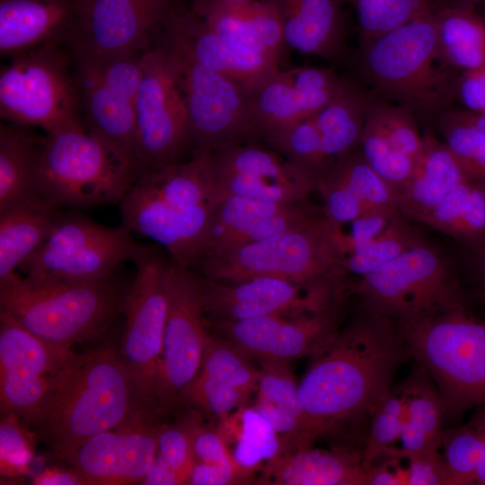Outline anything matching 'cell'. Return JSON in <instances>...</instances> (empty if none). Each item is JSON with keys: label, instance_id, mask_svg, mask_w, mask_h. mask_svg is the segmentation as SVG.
<instances>
[{"label": "cell", "instance_id": "cell-11", "mask_svg": "<svg viewBox=\"0 0 485 485\" xmlns=\"http://www.w3.org/2000/svg\"><path fill=\"white\" fill-rule=\"evenodd\" d=\"M142 53L92 57L70 53L86 130L135 168L136 119Z\"/></svg>", "mask_w": 485, "mask_h": 485}, {"label": "cell", "instance_id": "cell-6", "mask_svg": "<svg viewBox=\"0 0 485 485\" xmlns=\"http://www.w3.org/2000/svg\"><path fill=\"white\" fill-rule=\"evenodd\" d=\"M395 323L407 352L436 382L445 413L485 403L484 323L463 306Z\"/></svg>", "mask_w": 485, "mask_h": 485}, {"label": "cell", "instance_id": "cell-1", "mask_svg": "<svg viewBox=\"0 0 485 485\" xmlns=\"http://www.w3.org/2000/svg\"><path fill=\"white\" fill-rule=\"evenodd\" d=\"M405 352L394 321L363 309L314 356L298 383L305 413L322 434L369 414L392 387Z\"/></svg>", "mask_w": 485, "mask_h": 485}, {"label": "cell", "instance_id": "cell-4", "mask_svg": "<svg viewBox=\"0 0 485 485\" xmlns=\"http://www.w3.org/2000/svg\"><path fill=\"white\" fill-rule=\"evenodd\" d=\"M126 293L113 277L34 284L17 273L0 283V304L1 311L38 338L71 348L104 332L122 312Z\"/></svg>", "mask_w": 485, "mask_h": 485}, {"label": "cell", "instance_id": "cell-7", "mask_svg": "<svg viewBox=\"0 0 485 485\" xmlns=\"http://www.w3.org/2000/svg\"><path fill=\"white\" fill-rule=\"evenodd\" d=\"M352 289L364 310L395 322L418 321L462 307L452 264L425 240L359 278Z\"/></svg>", "mask_w": 485, "mask_h": 485}, {"label": "cell", "instance_id": "cell-13", "mask_svg": "<svg viewBox=\"0 0 485 485\" xmlns=\"http://www.w3.org/2000/svg\"><path fill=\"white\" fill-rule=\"evenodd\" d=\"M141 61L136 112L139 176L180 162L190 145L188 109L170 56L154 40L143 51Z\"/></svg>", "mask_w": 485, "mask_h": 485}, {"label": "cell", "instance_id": "cell-28", "mask_svg": "<svg viewBox=\"0 0 485 485\" xmlns=\"http://www.w3.org/2000/svg\"><path fill=\"white\" fill-rule=\"evenodd\" d=\"M265 1L278 13L287 48L329 61L343 55L346 31L339 0Z\"/></svg>", "mask_w": 485, "mask_h": 485}, {"label": "cell", "instance_id": "cell-39", "mask_svg": "<svg viewBox=\"0 0 485 485\" xmlns=\"http://www.w3.org/2000/svg\"><path fill=\"white\" fill-rule=\"evenodd\" d=\"M326 174L347 188L366 211H399L393 191L366 161L359 146L338 159Z\"/></svg>", "mask_w": 485, "mask_h": 485}, {"label": "cell", "instance_id": "cell-33", "mask_svg": "<svg viewBox=\"0 0 485 485\" xmlns=\"http://www.w3.org/2000/svg\"><path fill=\"white\" fill-rule=\"evenodd\" d=\"M401 385L406 400L401 449L405 453L439 451L445 409L437 387L419 365Z\"/></svg>", "mask_w": 485, "mask_h": 485}, {"label": "cell", "instance_id": "cell-16", "mask_svg": "<svg viewBox=\"0 0 485 485\" xmlns=\"http://www.w3.org/2000/svg\"><path fill=\"white\" fill-rule=\"evenodd\" d=\"M205 315L212 320H243L269 315L298 316L340 306L345 278L307 282L260 277L240 283L201 278Z\"/></svg>", "mask_w": 485, "mask_h": 485}, {"label": "cell", "instance_id": "cell-10", "mask_svg": "<svg viewBox=\"0 0 485 485\" xmlns=\"http://www.w3.org/2000/svg\"><path fill=\"white\" fill-rule=\"evenodd\" d=\"M148 247L124 225L108 227L82 216H61L40 247L18 268L34 284L90 282L113 277Z\"/></svg>", "mask_w": 485, "mask_h": 485}, {"label": "cell", "instance_id": "cell-47", "mask_svg": "<svg viewBox=\"0 0 485 485\" xmlns=\"http://www.w3.org/2000/svg\"><path fill=\"white\" fill-rule=\"evenodd\" d=\"M401 215L398 210L375 209L365 211L358 217L342 224H331L326 219L331 240L341 262L375 238Z\"/></svg>", "mask_w": 485, "mask_h": 485}, {"label": "cell", "instance_id": "cell-50", "mask_svg": "<svg viewBox=\"0 0 485 485\" xmlns=\"http://www.w3.org/2000/svg\"><path fill=\"white\" fill-rule=\"evenodd\" d=\"M0 426L1 471L7 475L24 473L32 458L31 446L18 419L4 415Z\"/></svg>", "mask_w": 485, "mask_h": 485}, {"label": "cell", "instance_id": "cell-23", "mask_svg": "<svg viewBox=\"0 0 485 485\" xmlns=\"http://www.w3.org/2000/svg\"><path fill=\"white\" fill-rule=\"evenodd\" d=\"M346 79L334 70L302 66L280 68L251 96L256 140L310 118L340 90Z\"/></svg>", "mask_w": 485, "mask_h": 485}, {"label": "cell", "instance_id": "cell-36", "mask_svg": "<svg viewBox=\"0 0 485 485\" xmlns=\"http://www.w3.org/2000/svg\"><path fill=\"white\" fill-rule=\"evenodd\" d=\"M434 17L442 53L455 70L485 66V16L474 10L443 7Z\"/></svg>", "mask_w": 485, "mask_h": 485}, {"label": "cell", "instance_id": "cell-43", "mask_svg": "<svg viewBox=\"0 0 485 485\" xmlns=\"http://www.w3.org/2000/svg\"><path fill=\"white\" fill-rule=\"evenodd\" d=\"M440 129L444 142L467 178L485 182V134L471 121L468 112L443 114Z\"/></svg>", "mask_w": 485, "mask_h": 485}, {"label": "cell", "instance_id": "cell-52", "mask_svg": "<svg viewBox=\"0 0 485 485\" xmlns=\"http://www.w3.org/2000/svg\"><path fill=\"white\" fill-rule=\"evenodd\" d=\"M455 97L465 110L485 115V66L462 72L456 80Z\"/></svg>", "mask_w": 485, "mask_h": 485}, {"label": "cell", "instance_id": "cell-30", "mask_svg": "<svg viewBox=\"0 0 485 485\" xmlns=\"http://www.w3.org/2000/svg\"><path fill=\"white\" fill-rule=\"evenodd\" d=\"M465 180L469 179L445 143L426 133L412 173L397 197L398 209L406 219L420 222Z\"/></svg>", "mask_w": 485, "mask_h": 485}, {"label": "cell", "instance_id": "cell-45", "mask_svg": "<svg viewBox=\"0 0 485 485\" xmlns=\"http://www.w3.org/2000/svg\"><path fill=\"white\" fill-rule=\"evenodd\" d=\"M364 158L397 197L410 179L416 161L394 150L366 118L359 144Z\"/></svg>", "mask_w": 485, "mask_h": 485}, {"label": "cell", "instance_id": "cell-19", "mask_svg": "<svg viewBox=\"0 0 485 485\" xmlns=\"http://www.w3.org/2000/svg\"><path fill=\"white\" fill-rule=\"evenodd\" d=\"M208 330L250 358L290 363L315 356L336 336L340 306L298 316L269 315L243 320H212Z\"/></svg>", "mask_w": 485, "mask_h": 485}, {"label": "cell", "instance_id": "cell-59", "mask_svg": "<svg viewBox=\"0 0 485 485\" xmlns=\"http://www.w3.org/2000/svg\"><path fill=\"white\" fill-rule=\"evenodd\" d=\"M480 267L481 269V272L485 278V245L482 246V251L480 255Z\"/></svg>", "mask_w": 485, "mask_h": 485}, {"label": "cell", "instance_id": "cell-21", "mask_svg": "<svg viewBox=\"0 0 485 485\" xmlns=\"http://www.w3.org/2000/svg\"><path fill=\"white\" fill-rule=\"evenodd\" d=\"M219 198L230 196L290 203L304 201L315 183L279 153L259 141L210 152Z\"/></svg>", "mask_w": 485, "mask_h": 485}, {"label": "cell", "instance_id": "cell-57", "mask_svg": "<svg viewBox=\"0 0 485 485\" xmlns=\"http://www.w3.org/2000/svg\"><path fill=\"white\" fill-rule=\"evenodd\" d=\"M481 409L474 416L478 420L483 432V446L481 461L477 469L474 484L485 485V403L481 405Z\"/></svg>", "mask_w": 485, "mask_h": 485}, {"label": "cell", "instance_id": "cell-53", "mask_svg": "<svg viewBox=\"0 0 485 485\" xmlns=\"http://www.w3.org/2000/svg\"><path fill=\"white\" fill-rule=\"evenodd\" d=\"M401 460L399 448L394 447L382 462L366 468L364 485H407V469Z\"/></svg>", "mask_w": 485, "mask_h": 485}, {"label": "cell", "instance_id": "cell-17", "mask_svg": "<svg viewBox=\"0 0 485 485\" xmlns=\"http://www.w3.org/2000/svg\"><path fill=\"white\" fill-rule=\"evenodd\" d=\"M70 348L31 333L0 312L1 411L33 426Z\"/></svg>", "mask_w": 485, "mask_h": 485}, {"label": "cell", "instance_id": "cell-9", "mask_svg": "<svg viewBox=\"0 0 485 485\" xmlns=\"http://www.w3.org/2000/svg\"><path fill=\"white\" fill-rule=\"evenodd\" d=\"M0 117L46 133L83 121L72 59L65 47L24 52L1 67Z\"/></svg>", "mask_w": 485, "mask_h": 485}, {"label": "cell", "instance_id": "cell-18", "mask_svg": "<svg viewBox=\"0 0 485 485\" xmlns=\"http://www.w3.org/2000/svg\"><path fill=\"white\" fill-rule=\"evenodd\" d=\"M173 0H83L66 47L74 55L141 53L159 35Z\"/></svg>", "mask_w": 485, "mask_h": 485}, {"label": "cell", "instance_id": "cell-41", "mask_svg": "<svg viewBox=\"0 0 485 485\" xmlns=\"http://www.w3.org/2000/svg\"><path fill=\"white\" fill-rule=\"evenodd\" d=\"M406 413V400L401 385L391 387L369 412L370 428L363 452L365 467L389 454L400 441Z\"/></svg>", "mask_w": 485, "mask_h": 485}, {"label": "cell", "instance_id": "cell-34", "mask_svg": "<svg viewBox=\"0 0 485 485\" xmlns=\"http://www.w3.org/2000/svg\"><path fill=\"white\" fill-rule=\"evenodd\" d=\"M371 97L346 80L313 118L326 155L335 163L360 144Z\"/></svg>", "mask_w": 485, "mask_h": 485}, {"label": "cell", "instance_id": "cell-58", "mask_svg": "<svg viewBox=\"0 0 485 485\" xmlns=\"http://www.w3.org/2000/svg\"><path fill=\"white\" fill-rule=\"evenodd\" d=\"M444 7L474 10L475 6L481 3H485V0H444Z\"/></svg>", "mask_w": 485, "mask_h": 485}, {"label": "cell", "instance_id": "cell-55", "mask_svg": "<svg viewBox=\"0 0 485 485\" xmlns=\"http://www.w3.org/2000/svg\"><path fill=\"white\" fill-rule=\"evenodd\" d=\"M141 483L146 485H179L181 481L171 468L154 456L151 467Z\"/></svg>", "mask_w": 485, "mask_h": 485}, {"label": "cell", "instance_id": "cell-35", "mask_svg": "<svg viewBox=\"0 0 485 485\" xmlns=\"http://www.w3.org/2000/svg\"><path fill=\"white\" fill-rule=\"evenodd\" d=\"M420 223L471 245H485V182L465 180Z\"/></svg>", "mask_w": 485, "mask_h": 485}, {"label": "cell", "instance_id": "cell-25", "mask_svg": "<svg viewBox=\"0 0 485 485\" xmlns=\"http://www.w3.org/2000/svg\"><path fill=\"white\" fill-rule=\"evenodd\" d=\"M259 376V368L251 365L248 356L208 331L200 370L184 401L224 419L244 407L251 393L257 391Z\"/></svg>", "mask_w": 485, "mask_h": 485}, {"label": "cell", "instance_id": "cell-12", "mask_svg": "<svg viewBox=\"0 0 485 485\" xmlns=\"http://www.w3.org/2000/svg\"><path fill=\"white\" fill-rule=\"evenodd\" d=\"M155 40L170 56L178 75L189 113L192 153L257 141L247 92L198 63L161 31Z\"/></svg>", "mask_w": 485, "mask_h": 485}, {"label": "cell", "instance_id": "cell-44", "mask_svg": "<svg viewBox=\"0 0 485 485\" xmlns=\"http://www.w3.org/2000/svg\"><path fill=\"white\" fill-rule=\"evenodd\" d=\"M483 446V432L474 418L466 425L443 431L441 454L450 485L474 484Z\"/></svg>", "mask_w": 485, "mask_h": 485}, {"label": "cell", "instance_id": "cell-20", "mask_svg": "<svg viewBox=\"0 0 485 485\" xmlns=\"http://www.w3.org/2000/svg\"><path fill=\"white\" fill-rule=\"evenodd\" d=\"M155 412L139 408L127 421L87 439L65 460L84 484L142 482L157 450L162 424Z\"/></svg>", "mask_w": 485, "mask_h": 485}, {"label": "cell", "instance_id": "cell-26", "mask_svg": "<svg viewBox=\"0 0 485 485\" xmlns=\"http://www.w3.org/2000/svg\"><path fill=\"white\" fill-rule=\"evenodd\" d=\"M188 4L234 48L265 57L281 66L287 47L278 13L267 1L190 0Z\"/></svg>", "mask_w": 485, "mask_h": 485}, {"label": "cell", "instance_id": "cell-48", "mask_svg": "<svg viewBox=\"0 0 485 485\" xmlns=\"http://www.w3.org/2000/svg\"><path fill=\"white\" fill-rule=\"evenodd\" d=\"M192 441L196 461L219 466L238 476L248 483L256 472L242 466L227 448V444L219 431H213L199 425L198 418H189L183 423Z\"/></svg>", "mask_w": 485, "mask_h": 485}, {"label": "cell", "instance_id": "cell-2", "mask_svg": "<svg viewBox=\"0 0 485 485\" xmlns=\"http://www.w3.org/2000/svg\"><path fill=\"white\" fill-rule=\"evenodd\" d=\"M139 408L119 353L111 348L78 354L72 351L58 370L32 427L65 460L87 439L121 425Z\"/></svg>", "mask_w": 485, "mask_h": 485}, {"label": "cell", "instance_id": "cell-51", "mask_svg": "<svg viewBox=\"0 0 485 485\" xmlns=\"http://www.w3.org/2000/svg\"><path fill=\"white\" fill-rule=\"evenodd\" d=\"M401 454L407 461V485H450V478L439 451Z\"/></svg>", "mask_w": 485, "mask_h": 485}, {"label": "cell", "instance_id": "cell-38", "mask_svg": "<svg viewBox=\"0 0 485 485\" xmlns=\"http://www.w3.org/2000/svg\"><path fill=\"white\" fill-rule=\"evenodd\" d=\"M284 156L316 185L334 163L324 153L313 116L261 142Z\"/></svg>", "mask_w": 485, "mask_h": 485}, {"label": "cell", "instance_id": "cell-40", "mask_svg": "<svg viewBox=\"0 0 485 485\" xmlns=\"http://www.w3.org/2000/svg\"><path fill=\"white\" fill-rule=\"evenodd\" d=\"M405 219L402 215L396 217L371 242L345 257L341 262L345 275L361 278L424 241Z\"/></svg>", "mask_w": 485, "mask_h": 485}, {"label": "cell", "instance_id": "cell-32", "mask_svg": "<svg viewBox=\"0 0 485 485\" xmlns=\"http://www.w3.org/2000/svg\"><path fill=\"white\" fill-rule=\"evenodd\" d=\"M45 139L31 128L1 123L0 212L37 196L35 172Z\"/></svg>", "mask_w": 485, "mask_h": 485}, {"label": "cell", "instance_id": "cell-14", "mask_svg": "<svg viewBox=\"0 0 485 485\" xmlns=\"http://www.w3.org/2000/svg\"><path fill=\"white\" fill-rule=\"evenodd\" d=\"M134 263L136 276L122 308L125 325L119 355L140 406L156 413V387L167 315L165 262L148 247Z\"/></svg>", "mask_w": 485, "mask_h": 485}, {"label": "cell", "instance_id": "cell-27", "mask_svg": "<svg viewBox=\"0 0 485 485\" xmlns=\"http://www.w3.org/2000/svg\"><path fill=\"white\" fill-rule=\"evenodd\" d=\"M83 0H0V54L4 57L47 46L66 48Z\"/></svg>", "mask_w": 485, "mask_h": 485}, {"label": "cell", "instance_id": "cell-31", "mask_svg": "<svg viewBox=\"0 0 485 485\" xmlns=\"http://www.w3.org/2000/svg\"><path fill=\"white\" fill-rule=\"evenodd\" d=\"M59 208L38 196L0 212V283L45 242L60 220Z\"/></svg>", "mask_w": 485, "mask_h": 485}, {"label": "cell", "instance_id": "cell-8", "mask_svg": "<svg viewBox=\"0 0 485 485\" xmlns=\"http://www.w3.org/2000/svg\"><path fill=\"white\" fill-rule=\"evenodd\" d=\"M194 267L202 278L223 283H240L260 277L294 282L346 278L325 216L295 231L203 256Z\"/></svg>", "mask_w": 485, "mask_h": 485}, {"label": "cell", "instance_id": "cell-56", "mask_svg": "<svg viewBox=\"0 0 485 485\" xmlns=\"http://www.w3.org/2000/svg\"><path fill=\"white\" fill-rule=\"evenodd\" d=\"M37 485H80L84 484L81 477L73 471L48 469L34 479Z\"/></svg>", "mask_w": 485, "mask_h": 485}, {"label": "cell", "instance_id": "cell-42", "mask_svg": "<svg viewBox=\"0 0 485 485\" xmlns=\"http://www.w3.org/2000/svg\"><path fill=\"white\" fill-rule=\"evenodd\" d=\"M356 12L362 42L381 37L430 12L429 0H340Z\"/></svg>", "mask_w": 485, "mask_h": 485}, {"label": "cell", "instance_id": "cell-29", "mask_svg": "<svg viewBox=\"0 0 485 485\" xmlns=\"http://www.w3.org/2000/svg\"><path fill=\"white\" fill-rule=\"evenodd\" d=\"M261 483L273 485H364L363 452L312 445L283 451L262 467Z\"/></svg>", "mask_w": 485, "mask_h": 485}, {"label": "cell", "instance_id": "cell-37", "mask_svg": "<svg viewBox=\"0 0 485 485\" xmlns=\"http://www.w3.org/2000/svg\"><path fill=\"white\" fill-rule=\"evenodd\" d=\"M222 435L231 434L235 438L232 453L243 467L256 471L281 452V440L272 427L252 408L242 407L222 419Z\"/></svg>", "mask_w": 485, "mask_h": 485}, {"label": "cell", "instance_id": "cell-15", "mask_svg": "<svg viewBox=\"0 0 485 485\" xmlns=\"http://www.w3.org/2000/svg\"><path fill=\"white\" fill-rule=\"evenodd\" d=\"M163 283L167 315L156 413L169 411L184 401L200 370L208 333L201 278L189 268L165 263Z\"/></svg>", "mask_w": 485, "mask_h": 485}, {"label": "cell", "instance_id": "cell-60", "mask_svg": "<svg viewBox=\"0 0 485 485\" xmlns=\"http://www.w3.org/2000/svg\"><path fill=\"white\" fill-rule=\"evenodd\" d=\"M339 1H340V0H339Z\"/></svg>", "mask_w": 485, "mask_h": 485}, {"label": "cell", "instance_id": "cell-54", "mask_svg": "<svg viewBox=\"0 0 485 485\" xmlns=\"http://www.w3.org/2000/svg\"><path fill=\"white\" fill-rule=\"evenodd\" d=\"M188 484L229 485L243 484L235 474L214 464L196 461L190 474Z\"/></svg>", "mask_w": 485, "mask_h": 485}, {"label": "cell", "instance_id": "cell-46", "mask_svg": "<svg viewBox=\"0 0 485 485\" xmlns=\"http://www.w3.org/2000/svg\"><path fill=\"white\" fill-rule=\"evenodd\" d=\"M259 362L260 367L256 400L308 419L316 426L303 408L298 393V383L290 370L289 363L267 360Z\"/></svg>", "mask_w": 485, "mask_h": 485}, {"label": "cell", "instance_id": "cell-49", "mask_svg": "<svg viewBox=\"0 0 485 485\" xmlns=\"http://www.w3.org/2000/svg\"><path fill=\"white\" fill-rule=\"evenodd\" d=\"M155 456L176 473L181 484H188L196 457L190 434L184 424L162 425Z\"/></svg>", "mask_w": 485, "mask_h": 485}, {"label": "cell", "instance_id": "cell-3", "mask_svg": "<svg viewBox=\"0 0 485 485\" xmlns=\"http://www.w3.org/2000/svg\"><path fill=\"white\" fill-rule=\"evenodd\" d=\"M360 68L383 99L433 112L455 97L456 71L440 48L434 13L363 42Z\"/></svg>", "mask_w": 485, "mask_h": 485}, {"label": "cell", "instance_id": "cell-22", "mask_svg": "<svg viewBox=\"0 0 485 485\" xmlns=\"http://www.w3.org/2000/svg\"><path fill=\"white\" fill-rule=\"evenodd\" d=\"M216 205H175L137 180L119 202V208L122 225L162 244L173 263L190 269L201 254Z\"/></svg>", "mask_w": 485, "mask_h": 485}, {"label": "cell", "instance_id": "cell-5", "mask_svg": "<svg viewBox=\"0 0 485 485\" xmlns=\"http://www.w3.org/2000/svg\"><path fill=\"white\" fill-rule=\"evenodd\" d=\"M137 171L91 135L83 121L47 133L35 172L38 197L60 208L119 203Z\"/></svg>", "mask_w": 485, "mask_h": 485}, {"label": "cell", "instance_id": "cell-24", "mask_svg": "<svg viewBox=\"0 0 485 485\" xmlns=\"http://www.w3.org/2000/svg\"><path fill=\"white\" fill-rule=\"evenodd\" d=\"M161 32L182 46L198 63L232 80L250 96L282 68L269 58L228 45L181 0H173Z\"/></svg>", "mask_w": 485, "mask_h": 485}]
</instances>
